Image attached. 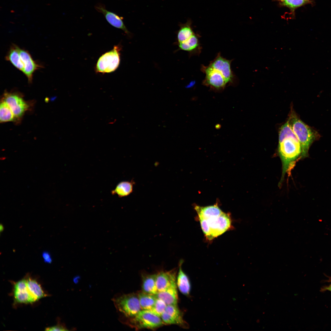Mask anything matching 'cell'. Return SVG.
I'll use <instances>...</instances> for the list:
<instances>
[{"label":"cell","mask_w":331,"mask_h":331,"mask_svg":"<svg viewBox=\"0 0 331 331\" xmlns=\"http://www.w3.org/2000/svg\"><path fill=\"white\" fill-rule=\"evenodd\" d=\"M194 209L198 214L199 219H208L218 216L223 212L217 204L205 207L196 205Z\"/></svg>","instance_id":"e0dca14e"},{"label":"cell","mask_w":331,"mask_h":331,"mask_svg":"<svg viewBox=\"0 0 331 331\" xmlns=\"http://www.w3.org/2000/svg\"><path fill=\"white\" fill-rule=\"evenodd\" d=\"M121 319L123 323L137 330L157 329L165 324L160 317L150 311L142 310L133 316Z\"/></svg>","instance_id":"3957f363"},{"label":"cell","mask_w":331,"mask_h":331,"mask_svg":"<svg viewBox=\"0 0 331 331\" xmlns=\"http://www.w3.org/2000/svg\"><path fill=\"white\" fill-rule=\"evenodd\" d=\"M201 70L205 75L202 84L213 91L217 92L223 91L228 84L226 81L218 71L208 65H202Z\"/></svg>","instance_id":"8992f818"},{"label":"cell","mask_w":331,"mask_h":331,"mask_svg":"<svg viewBox=\"0 0 331 331\" xmlns=\"http://www.w3.org/2000/svg\"><path fill=\"white\" fill-rule=\"evenodd\" d=\"M177 270L168 271H161L156 275V283L158 292L163 291L176 282Z\"/></svg>","instance_id":"7c38bea8"},{"label":"cell","mask_w":331,"mask_h":331,"mask_svg":"<svg viewBox=\"0 0 331 331\" xmlns=\"http://www.w3.org/2000/svg\"><path fill=\"white\" fill-rule=\"evenodd\" d=\"M328 289L331 291V285L328 288Z\"/></svg>","instance_id":"1f68e13d"},{"label":"cell","mask_w":331,"mask_h":331,"mask_svg":"<svg viewBox=\"0 0 331 331\" xmlns=\"http://www.w3.org/2000/svg\"><path fill=\"white\" fill-rule=\"evenodd\" d=\"M288 120L301 145V158L306 157L308 155L310 146L318 137L319 135L316 131L298 118L293 112L291 113Z\"/></svg>","instance_id":"7a4b0ae2"},{"label":"cell","mask_w":331,"mask_h":331,"mask_svg":"<svg viewBox=\"0 0 331 331\" xmlns=\"http://www.w3.org/2000/svg\"><path fill=\"white\" fill-rule=\"evenodd\" d=\"M3 98V101L9 106L16 119L21 118L28 108L27 103L17 93H5Z\"/></svg>","instance_id":"30bf717a"},{"label":"cell","mask_w":331,"mask_h":331,"mask_svg":"<svg viewBox=\"0 0 331 331\" xmlns=\"http://www.w3.org/2000/svg\"><path fill=\"white\" fill-rule=\"evenodd\" d=\"M14 293L15 300L18 302L27 303L35 301L29 291L26 279L21 280L15 283Z\"/></svg>","instance_id":"4fadbf2b"},{"label":"cell","mask_w":331,"mask_h":331,"mask_svg":"<svg viewBox=\"0 0 331 331\" xmlns=\"http://www.w3.org/2000/svg\"><path fill=\"white\" fill-rule=\"evenodd\" d=\"M183 262L182 260H181L179 262V270L176 282L180 291L183 295L188 296L189 295L191 291V285L188 277L182 269L181 266Z\"/></svg>","instance_id":"ac0fdd59"},{"label":"cell","mask_w":331,"mask_h":331,"mask_svg":"<svg viewBox=\"0 0 331 331\" xmlns=\"http://www.w3.org/2000/svg\"><path fill=\"white\" fill-rule=\"evenodd\" d=\"M281 1L283 5L292 10L309 2V1L305 0H281Z\"/></svg>","instance_id":"83f0119b"},{"label":"cell","mask_w":331,"mask_h":331,"mask_svg":"<svg viewBox=\"0 0 331 331\" xmlns=\"http://www.w3.org/2000/svg\"><path fill=\"white\" fill-rule=\"evenodd\" d=\"M113 301L116 309L123 317L133 316L142 310L137 294L130 293L116 297Z\"/></svg>","instance_id":"277c9868"},{"label":"cell","mask_w":331,"mask_h":331,"mask_svg":"<svg viewBox=\"0 0 331 331\" xmlns=\"http://www.w3.org/2000/svg\"><path fill=\"white\" fill-rule=\"evenodd\" d=\"M306 0V1H309V0Z\"/></svg>","instance_id":"d6a6232c"},{"label":"cell","mask_w":331,"mask_h":331,"mask_svg":"<svg viewBox=\"0 0 331 331\" xmlns=\"http://www.w3.org/2000/svg\"><path fill=\"white\" fill-rule=\"evenodd\" d=\"M191 20H188L185 24H181L177 34V40L178 43L185 41L195 33L192 27Z\"/></svg>","instance_id":"603a6c76"},{"label":"cell","mask_w":331,"mask_h":331,"mask_svg":"<svg viewBox=\"0 0 331 331\" xmlns=\"http://www.w3.org/2000/svg\"><path fill=\"white\" fill-rule=\"evenodd\" d=\"M4 228L3 225L2 224H0V232H1L2 231H3V230H4Z\"/></svg>","instance_id":"4dcf8cb0"},{"label":"cell","mask_w":331,"mask_h":331,"mask_svg":"<svg viewBox=\"0 0 331 331\" xmlns=\"http://www.w3.org/2000/svg\"><path fill=\"white\" fill-rule=\"evenodd\" d=\"M135 182L133 180L130 181H122L116 185L111 191L112 195L116 194L120 197L127 196L132 193Z\"/></svg>","instance_id":"44dd1931"},{"label":"cell","mask_w":331,"mask_h":331,"mask_svg":"<svg viewBox=\"0 0 331 331\" xmlns=\"http://www.w3.org/2000/svg\"><path fill=\"white\" fill-rule=\"evenodd\" d=\"M278 152L282 165V176L279 183L280 186L286 174H291L297 160L301 157L302 150L298 140L289 137L279 143Z\"/></svg>","instance_id":"6da1fadb"},{"label":"cell","mask_w":331,"mask_h":331,"mask_svg":"<svg viewBox=\"0 0 331 331\" xmlns=\"http://www.w3.org/2000/svg\"><path fill=\"white\" fill-rule=\"evenodd\" d=\"M42 257L44 262L50 264L52 262V259L50 253L47 251H44L42 253Z\"/></svg>","instance_id":"f1b7e54d"},{"label":"cell","mask_w":331,"mask_h":331,"mask_svg":"<svg viewBox=\"0 0 331 331\" xmlns=\"http://www.w3.org/2000/svg\"><path fill=\"white\" fill-rule=\"evenodd\" d=\"M233 59L228 60L221 56L219 52L213 60L211 61L208 66L219 71L224 77L228 84H233L236 79V77L231 68V63Z\"/></svg>","instance_id":"ba28073f"},{"label":"cell","mask_w":331,"mask_h":331,"mask_svg":"<svg viewBox=\"0 0 331 331\" xmlns=\"http://www.w3.org/2000/svg\"><path fill=\"white\" fill-rule=\"evenodd\" d=\"M199 37L198 34L195 33L185 41L178 43L179 49L188 52L191 55H198L201 50Z\"/></svg>","instance_id":"9a60e30c"},{"label":"cell","mask_w":331,"mask_h":331,"mask_svg":"<svg viewBox=\"0 0 331 331\" xmlns=\"http://www.w3.org/2000/svg\"><path fill=\"white\" fill-rule=\"evenodd\" d=\"M16 118L9 106L2 101L0 105V121L1 123L11 121Z\"/></svg>","instance_id":"d4e9b609"},{"label":"cell","mask_w":331,"mask_h":331,"mask_svg":"<svg viewBox=\"0 0 331 331\" xmlns=\"http://www.w3.org/2000/svg\"><path fill=\"white\" fill-rule=\"evenodd\" d=\"M47 331H66L68 330L63 326L61 325H58L53 326L47 327L45 329Z\"/></svg>","instance_id":"f546056e"},{"label":"cell","mask_w":331,"mask_h":331,"mask_svg":"<svg viewBox=\"0 0 331 331\" xmlns=\"http://www.w3.org/2000/svg\"><path fill=\"white\" fill-rule=\"evenodd\" d=\"M121 49L120 45H115L111 51L103 54L97 63L96 72L104 74L115 71L120 63Z\"/></svg>","instance_id":"5b68a950"},{"label":"cell","mask_w":331,"mask_h":331,"mask_svg":"<svg viewBox=\"0 0 331 331\" xmlns=\"http://www.w3.org/2000/svg\"><path fill=\"white\" fill-rule=\"evenodd\" d=\"M161 318L165 324L176 325L184 328L188 327L177 305H167Z\"/></svg>","instance_id":"9c48e42d"},{"label":"cell","mask_w":331,"mask_h":331,"mask_svg":"<svg viewBox=\"0 0 331 331\" xmlns=\"http://www.w3.org/2000/svg\"><path fill=\"white\" fill-rule=\"evenodd\" d=\"M157 274H144L142 278V288L143 292L156 295L158 292L156 283Z\"/></svg>","instance_id":"d6986e66"},{"label":"cell","mask_w":331,"mask_h":331,"mask_svg":"<svg viewBox=\"0 0 331 331\" xmlns=\"http://www.w3.org/2000/svg\"><path fill=\"white\" fill-rule=\"evenodd\" d=\"M289 137H292L298 139L288 120L280 129L279 135V143L281 142L284 139Z\"/></svg>","instance_id":"484cf974"},{"label":"cell","mask_w":331,"mask_h":331,"mask_svg":"<svg viewBox=\"0 0 331 331\" xmlns=\"http://www.w3.org/2000/svg\"><path fill=\"white\" fill-rule=\"evenodd\" d=\"M19 48L17 45L13 44L10 47L5 59L16 68L23 72L24 67L20 56Z\"/></svg>","instance_id":"ffe728a7"},{"label":"cell","mask_w":331,"mask_h":331,"mask_svg":"<svg viewBox=\"0 0 331 331\" xmlns=\"http://www.w3.org/2000/svg\"><path fill=\"white\" fill-rule=\"evenodd\" d=\"M137 294L141 309L150 311L155 303L157 299L156 295L146 293L143 291L139 292Z\"/></svg>","instance_id":"7402d4cb"},{"label":"cell","mask_w":331,"mask_h":331,"mask_svg":"<svg viewBox=\"0 0 331 331\" xmlns=\"http://www.w3.org/2000/svg\"><path fill=\"white\" fill-rule=\"evenodd\" d=\"M177 282L173 283L165 290L158 292L156 297L163 300L167 305H177L178 296Z\"/></svg>","instance_id":"2e32d148"},{"label":"cell","mask_w":331,"mask_h":331,"mask_svg":"<svg viewBox=\"0 0 331 331\" xmlns=\"http://www.w3.org/2000/svg\"><path fill=\"white\" fill-rule=\"evenodd\" d=\"M19 52L24 69L23 73L27 77L28 82H32L33 74L37 70L42 67L32 59L27 51L19 48Z\"/></svg>","instance_id":"8fae6325"},{"label":"cell","mask_w":331,"mask_h":331,"mask_svg":"<svg viewBox=\"0 0 331 331\" xmlns=\"http://www.w3.org/2000/svg\"><path fill=\"white\" fill-rule=\"evenodd\" d=\"M26 280L29 291L35 301L45 296L40 285L35 280L29 277Z\"/></svg>","instance_id":"cb8c5ba5"},{"label":"cell","mask_w":331,"mask_h":331,"mask_svg":"<svg viewBox=\"0 0 331 331\" xmlns=\"http://www.w3.org/2000/svg\"><path fill=\"white\" fill-rule=\"evenodd\" d=\"M167 306V304L163 300L157 297L154 306L150 311L161 317Z\"/></svg>","instance_id":"4316f807"},{"label":"cell","mask_w":331,"mask_h":331,"mask_svg":"<svg viewBox=\"0 0 331 331\" xmlns=\"http://www.w3.org/2000/svg\"><path fill=\"white\" fill-rule=\"evenodd\" d=\"M206 220L210 227L212 239L225 233L231 227L230 215L223 212L218 216Z\"/></svg>","instance_id":"52a82bcc"},{"label":"cell","mask_w":331,"mask_h":331,"mask_svg":"<svg viewBox=\"0 0 331 331\" xmlns=\"http://www.w3.org/2000/svg\"><path fill=\"white\" fill-rule=\"evenodd\" d=\"M96 10L102 13L107 21L112 26L123 30L128 36L131 33L125 25L121 18L116 14L106 10L102 6L99 5L96 6Z\"/></svg>","instance_id":"5bb4252c"}]
</instances>
